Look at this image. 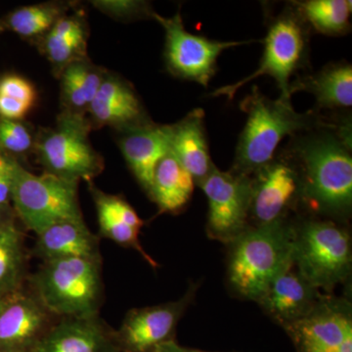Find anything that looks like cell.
Listing matches in <instances>:
<instances>
[{
    "instance_id": "6da1fadb",
    "label": "cell",
    "mask_w": 352,
    "mask_h": 352,
    "mask_svg": "<svg viewBox=\"0 0 352 352\" xmlns=\"http://www.w3.org/2000/svg\"><path fill=\"white\" fill-rule=\"evenodd\" d=\"M295 222L249 227L229 244L227 282L234 295L258 302L273 280L294 264Z\"/></svg>"
},
{
    "instance_id": "7a4b0ae2",
    "label": "cell",
    "mask_w": 352,
    "mask_h": 352,
    "mask_svg": "<svg viewBox=\"0 0 352 352\" xmlns=\"http://www.w3.org/2000/svg\"><path fill=\"white\" fill-rule=\"evenodd\" d=\"M300 200L317 214L342 219L352 205V159L349 146L330 134L298 146Z\"/></svg>"
},
{
    "instance_id": "3957f363",
    "label": "cell",
    "mask_w": 352,
    "mask_h": 352,
    "mask_svg": "<svg viewBox=\"0 0 352 352\" xmlns=\"http://www.w3.org/2000/svg\"><path fill=\"white\" fill-rule=\"evenodd\" d=\"M102 263V258L45 261L30 278L32 293L58 318L99 314L104 296Z\"/></svg>"
},
{
    "instance_id": "277c9868",
    "label": "cell",
    "mask_w": 352,
    "mask_h": 352,
    "mask_svg": "<svg viewBox=\"0 0 352 352\" xmlns=\"http://www.w3.org/2000/svg\"><path fill=\"white\" fill-rule=\"evenodd\" d=\"M242 109L248 120L231 170L248 176L273 161L282 139L318 124L310 115L296 113L291 102L270 100L256 87L243 102Z\"/></svg>"
},
{
    "instance_id": "5b68a950",
    "label": "cell",
    "mask_w": 352,
    "mask_h": 352,
    "mask_svg": "<svg viewBox=\"0 0 352 352\" xmlns=\"http://www.w3.org/2000/svg\"><path fill=\"white\" fill-rule=\"evenodd\" d=\"M351 237L333 219H309L295 224L294 264L315 288L331 294L351 273Z\"/></svg>"
},
{
    "instance_id": "8992f818",
    "label": "cell",
    "mask_w": 352,
    "mask_h": 352,
    "mask_svg": "<svg viewBox=\"0 0 352 352\" xmlns=\"http://www.w3.org/2000/svg\"><path fill=\"white\" fill-rule=\"evenodd\" d=\"M92 127L87 116L62 111L55 126L39 129L34 153L43 173L78 183L100 175L104 160L90 143Z\"/></svg>"
},
{
    "instance_id": "52a82bcc",
    "label": "cell",
    "mask_w": 352,
    "mask_h": 352,
    "mask_svg": "<svg viewBox=\"0 0 352 352\" xmlns=\"http://www.w3.org/2000/svg\"><path fill=\"white\" fill-rule=\"evenodd\" d=\"M78 182L43 173L34 175L15 159L11 203L28 230L36 234L63 220H82Z\"/></svg>"
},
{
    "instance_id": "ba28073f",
    "label": "cell",
    "mask_w": 352,
    "mask_h": 352,
    "mask_svg": "<svg viewBox=\"0 0 352 352\" xmlns=\"http://www.w3.org/2000/svg\"><path fill=\"white\" fill-rule=\"evenodd\" d=\"M199 185L208 199V237L230 244L249 228L252 176L214 166Z\"/></svg>"
},
{
    "instance_id": "9c48e42d",
    "label": "cell",
    "mask_w": 352,
    "mask_h": 352,
    "mask_svg": "<svg viewBox=\"0 0 352 352\" xmlns=\"http://www.w3.org/2000/svg\"><path fill=\"white\" fill-rule=\"evenodd\" d=\"M305 50V36L300 21L283 15L271 24L264 41V53L258 69L240 82L215 90L212 96L226 95L233 99L241 87L258 76H272L281 90V100L289 102L292 89L289 78L302 64Z\"/></svg>"
},
{
    "instance_id": "30bf717a",
    "label": "cell",
    "mask_w": 352,
    "mask_h": 352,
    "mask_svg": "<svg viewBox=\"0 0 352 352\" xmlns=\"http://www.w3.org/2000/svg\"><path fill=\"white\" fill-rule=\"evenodd\" d=\"M152 18L166 32V66L173 75L207 87L215 73L217 58L222 51L241 45L239 41H215L190 34L185 30L182 14L170 18L156 12Z\"/></svg>"
},
{
    "instance_id": "8fae6325",
    "label": "cell",
    "mask_w": 352,
    "mask_h": 352,
    "mask_svg": "<svg viewBox=\"0 0 352 352\" xmlns=\"http://www.w3.org/2000/svg\"><path fill=\"white\" fill-rule=\"evenodd\" d=\"M298 352H352V307L328 294L302 320L285 328Z\"/></svg>"
},
{
    "instance_id": "7c38bea8",
    "label": "cell",
    "mask_w": 352,
    "mask_h": 352,
    "mask_svg": "<svg viewBox=\"0 0 352 352\" xmlns=\"http://www.w3.org/2000/svg\"><path fill=\"white\" fill-rule=\"evenodd\" d=\"M198 285L191 284L179 300L127 312L115 330L120 352H154L160 344L175 340L178 323L195 298Z\"/></svg>"
},
{
    "instance_id": "4fadbf2b",
    "label": "cell",
    "mask_w": 352,
    "mask_h": 352,
    "mask_svg": "<svg viewBox=\"0 0 352 352\" xmlns=\"http://www.w3.org/2000/svg\"><path fill=\"white\" fill-rule=\"evenodd\" d=\"M298 200V170L286 162H271L252 176L249 227L270 226L288 219Z\"/></svg>"
},
{
    "instance_id": "5bb4252c",
    "label": "cell",
    "mask_w": 352,
    "mask_h": 352,
    "mask_svg": "<svg viewBox=\"0 0 352 352\" xmlns=\"http://www.w3.org/2000/svg\"><path fill=\"white\" fill-rule=\"evenodd\" d=\"M27 352H120L115 330L99 314L59 318Z\"/></svg>"
},
{
    "instance_id": "9a60e30c",
    "label": "cell",
    "mask_w": 352,
    "mask_h": 352,
    "mask_svg": "<svg viewBox=\"0 0 352 352\" xmlns=\"http://www.w3.org/2000/svg\"><path fill=\"white\" fill-rule=\"evenodd\" d=\"M53 317L32 292L14 294L0 314V352H27L54 324Z\"/></svg>"
},
{
    "instance_id": "2e32d148",
    "label": "cell",
    "mask_w": 352,
    "mask_h": 352,
    "mask_svg": "<svg viewBox=\"0 0 352 352\" xmlns=\"http://www.w3.org/2000/svg\"><path fill=\"white\" fill-rule=\"evenodd\" d=\"M323 295L293 264L273 280L258 303L275 323L285 329L309 314Z\"/></svg>"
},
{
    "instance_id": "e0dca14e",
    "label": "cell",
    "mask_w": 352,
    "mask_h": 352,
    "mask_svg": "<svg viewBox=\"0 0 352 352\" xmlns=\"http://www.w3.org/2000/svg\"><path fill=\"white\" fill-rule=\"evenodd\" d=\"M92 126H112L120 131L147 124L133 88L120 76L106 74L88 108Z\"/></svg>"
},
{
    "instance_id": "ac0fdd59",
    "label": "cell",
    "mask_w": 352,
    "mask_h": 352,
    "mask_svg": "<svg viewBox=\"0 0 352 352\" xmlns=\"http://www.w3.org/2000/svg\"><path fill=\"white\" fill-rule=\"evenodd\" d=\"M120 132V151L138 182L149 194L155 168L170 151V126L147 122Z\"/></svg>"
},
{
    "instance_id": "d6986e66",
    "label": "cell",
    "mask_w": 352,
    "mask_h": 352,
    "mask_svg": "<svg viewBox=\"0 0 352 352\" xmlns=\"http://www.w3.org/2000/svg\"><path fill=\"white\" fill-rule=\"evenodd\" d=\"M99 224V235L129 249L135 250L152 267L157 263L146 252L139 241V234L144 221L133 208L120 196L111 195L89 182Z\"/></svg>"
},
{
    "instance_id": "ffe728a7",
    "label": "cell",
    "mask_w": 352,
    "mask_h": 352,
    "mask_svg": "<svg viewBox=\"0 0 352 352\" xmlns=\"http://www.w3.org/2000/svg\"><path fill=\"white\" fill-rule=\"evenodd\" d=\"M36 256L45 261L63 258H102L99 237L85 220H63L36 234Z\"/></svg>"
},
{
    "instance_id": "44dd1931",
    "label": "cell",
    "mask_w": 352,
    "mask_h": 352,
    "mask_svg": "<svg viewBox=\"0 0 352 352\" xmlns=\"http://www.w3.org/2000/svg\"><path fill=\"white\" fill-rule=\"evenodd\" d=\"M204 117L203 111L197 109L170 126V151L198 185L214 168L208 151Z\"/></svg>"
},
{
    "instance_id": "7402d4cb",
    "label": "cell",
    "mask_w": 352,
    "mask_h": 352,
    "mask_svg": "<svg viewBox=\"0 0 352 352\" xmlns=\"http://www.w3.org/2000/svg\"><path fill=\"white\" fill-rule=\"evenodd\" d=\"M194 187L192 175L170 151L155 168L149 195L157 204L159 214H176L188 204Z\"/></svg>"
},
{
    "instance_id": "603a6c76",
    "label": "cell",
    "mask_w": 352,
    "mask_h": 352,
    "mask_svg": "<svg viewBox=\"0 0 352 352\" xmlns=\"http://www.w3.org/2000/svg\"><path fill=\"white\" fill-rule=\"evenodd\" d=\"M106 74L105 69L95 66L87 57L65 68L59 76L63 111L87 116Z\"/></svg>"
},
{
    "instance_id": "cb8c5ba5",
    "label": "cell",
    "mask_w": 352,
    "mask_h": 352,
    "mask_svg": "<svg viewBox=\"0 0 352 352\" xmlns=\"http://www.w3.org/2000/svg\"><path fill=\"white\" fill-rule=\"evenodd\" d=\"M25 274L24 234L12 217L0 222V298L21 291Z\"/></svg>"
},
{
    "instance_id": "d4e9b609",
    "label": "cell",
    "mask_w": 352,
    "mask_h": 352,
    "mask_svg": "<svg viewBox=\"0 0 352 352\" xmlns=\"http://www.w3.org/2000/svg\"><path fill=\"white\" fill-rule=\"evenodd\" d=\"M323 107H351L352 105V68L337 65L324 69L318 76L302 82Z\"/></svg>"
},
{
    "instance_id": "484cf974",
    "label": "cell",
    "mask_w": 352,
    "mask_h": 352,
    "mask_svg": "<svg viewBox=\"0 0 352 352\" xmlns=\"http://www.w3.org/2000/svg\"><path fill=\"white\" fill-rule=\"evenodd\" d=\"M68 4L59 2L21 7L9 15L8 28L25 38L41 39L60 18L66 15Z\"/></svg>"
},
{
    "instance_id": "4316f807",
    "label": "cell",
    "mask_w": 352,
    "mask_h": 352,
    "mask_svg": "<svg viewBox=\"0 0 352 352\" xmlns=\"http://www.w3.org/2000/svg\"><path fill=\"white\" fill-rule=\"evenodd\" d=\"M302 14L317 31L327 34H342L349 25L351 1L347 0H310L298 4Z\"/></svg>"
},
{
    "instance_id": "83f0119b",
    "label": "cell",
    "mask_w": 352,
    "mask_h": 352,
    "mask_svg": "<svg viewBox=\"0 0 352 352\" xmlns=\"http://www.w3.org/2000/svg\"><path fill=\"white\" fill-rule=\"evenodd\" d=\"M87 36L64 38L55 36L50 32L41 39V50L50 60L58 78L69 65L87 57Z\"/></svg>"
},
{
    "instance_id": "f1b7e54d",
    "label": "cell",
    "mask_w": 352,
    "mask_h": 352,
    "mask_svg": "<svg viewBox=\"0 0 352 352\" xmlns=\"http://www.w3.org/2000/svg\"><path fill=\"white\" fill-rule=\"evenodd\" d=\"M34 134L20 120L0 118V150L8 154L21 155L34 152Z\"/></svg>"
},
{
    "instance_id": "f546056e",
    "label": "cell",
    "mask_w": 352,
    "mask_h": 352,
    "mask_svg": "<svg viewBox=\"0 0 352 352\" xmlns=\"http://www.w3.org/2000/svg\"><path fill=\"white\" fill-rule=\"evenodd\" d=\"M94 6L101 12L107 14L110 17L118 20H133L142 18L143 16L152 17L154 11L149 4L144 1H131V0H97L92 1Z\"/></svg>"
},
{
    "instance_id": "4dcf8cb0",
    "label": "cell",
    "mask_w": 352,
    "mask_h": 352,
    "mask_svg": "<svg viewBox=\"0 0 352 352\" xmlns=\"http://www.w3.org/2000/svg\"><path fill=\"white\" fill-rule=\"evenodd\" d=\"M0 95L22 102L29 107L36 100V92L29 80L20 76L9 75L0 80Z\"/></svg>"
},
{
    "instance_id": "1f68e13d",
    "label": "cell",
    "mask_w": 352,
    "mask_h": 352,
    "mask_svg": "<svg viewBox=\"0 0 352 352\" xmlns=\"http://www.w3.org/2000/svg\"><path fill=\"white\" fill-rule=\"evenodd\" d=\"M14 161L15 157L0 150V208L10 207Z\"/></svg>"
},
{
    "instance_id": "d6a6232c",
    "label": "cell",
    "mask_w": 352,
    "mask_h": 352,
    "mask_svg": "<svg viewBox=\"0 0 352 352\" xmlns=\"http://www.w3.org/2000/svg\"><path fill=\"white\" fill-rule=\"evenodd\" d=\"M154 352H207L198 351V349H188L180 346L175 342V340H170V342H164L156 347Z\"/></svg>"
},
{
    "instance_id": "836d02e7",
    "label": "cell",
    "mask_w": 352,
    "mask_h": 352,
    "mask_svg": "<svg viewBox=\"0 0 352 352\" xmlns=\"http://www.w3.org/2000/svg\"><path fill=\"white\" fill-rule=\"evenodd\" d=\"M13 214H11L10 207L0 208V222L4 221V220L10 219Z\"/></svg>"
},
{
    "instance_id": "e575fe53",
    "label": "cell",
    "mask_w": 352,
    "mask_h": 352,
    "mask_svg": "<svg viewBox=\"0 0 352 352\" xmlns=\"http://www.w3.org/2000/svg\"><path fill=\"white\" fill-rule=\"evenodd\" d=\"M14 295V294H13ZM12 296V295H11ZM11 296H6V298H0V314H1L2 310L4 309V307H6L7 303H8L9 300H10Z\"/></svg>"
}]
</instances>
